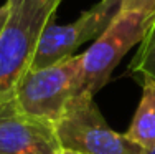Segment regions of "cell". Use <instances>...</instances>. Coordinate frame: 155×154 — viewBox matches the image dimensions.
<instances>
[{
	"instance_id": "obj_1",
	"label": "cell",
	"mask_w": 155,
	"mask_h": 154,
	"mask_svg": "<svg viewBox=\"0 0 155 154\" xmlns=\"http://www.w3.org/2000/svg\"><path fill=\"white\" fill-rule=\"evenodd\" d=\"M61 0H7L0 28V103L12 100L30 70L40 36L54 18Z\"/></svg>"
},
{
	"instance_id": "obj_2",
	"label": "cell",
	"mask_w": 155,
	"mask_h": 154,
	"mask_svg": "<svg viewBox=\"0 0 155 154\" xmlns=\"http://www.w3.org/2000/svg\"><path fill=\"white\" fill-rule=\"evenodd\" d=\"M83 53L54 65L28 70L20 80L13 100L25 115L56 124L71 101L83 91Z\"/></svg>"
},
{
	"instance_id": "obj_3",
	"label": "cell",
	"mask_w": 155,
	"mask_h": 154,
	"mask_svg": "<svg viewBox=\"0 0 155 154\" xmlns=\"http://www.w3.org/2000/svg\"><path fill=\"white\" fill-rule=\"evenodd\" d=\"M63 151L78 154H145L142 148L117 133L99 111L94 96L83 93L71 101L63 118L54 124Z\"/></svg>"
},
{
	"instance_id": "obj_4",
	"label": "cell",
	"mask_w": 155,
	"mask_h": 154,
	"mask_svg": "<svg viewBox=\"0 0 155 154\" xmlns=\"http://www.w3.org/2000/svg\"><path fill=\"white\" fill-rule=\"evenodd\" d=\"M155 15L140 12H120L110 25L83 53L84 85L83 93L94 94L106 86L112 71L130 48L140 45Z\"/></svg>"
},
{
	"instance_id": "obj_5",
	"label": "cell",
	"mask_w": 155,
	"mask_h": 154,
	"mask_svg": "<svg viewBox=\"0 0 155 154\" xmlns=\"http://www.w3.org/2000/svg\"><path fill=\"white\" fill-rule=\"evenodd\" d=\"M119 13V0H99L68 25H56L51 20L40 36L30 70L45 68L74 56L81 45L96 40Z\"/></svg>"
},
{
	"instance_id": "obj_6",
	"label": "cell",
	"mask_w": 155,
	"mask_h": 154,
	"mask_svg": "<svg viewBox=\"0 0 155 154\" xmlns=\"http://www.w3.org/2000/svg\"><path fill=\"white\" fill-rule=\"evenodd\" d=\"M54 124L25 115L15 100L0 103V154H61Z\"/></svg>"
},
{
	"instance_id": "obj_7",
	"label": "cell",
	"mask_w": 155,
	"mask_h": 154,
	"mask_svg": "<svg viewBox=\"0 0 155 154\" xmlns=\"http://www.w3.org/2000/svg\"><path fill=\"white\" fill-rule=\"evenodd\" d=\"M124 134L143 151H149L155 146V81H142V96L139 106L130 126Z\"/></svg>"
},
{
	"instance_id": "obj_8",
	"label": "cell",
	"mask_w": 155,
	"mask_h": 154,
	"mask_svg": "<svg viewBox=\"0 0 155 154\" xmlns=\"http://www.w3.org/2000/svg\"><path fill=\"white\" fill-rule=\"evenodd\" d=\"M129 71L142 81L143 80L155 81V22L140 42L132 58V63L129 65Z\"/></svg>"
},
{
	"instance_id": "obj_9",
	"label": "cell",
	"mask_w": 155,
	"mask_h": 154,
	"mask_svg": "<svg viewBox=\"0 0 155 154\" xmlns=\"http://www.w3.org/2000/svg\"><path fill=\"white\" fill-rule=\"evenodd\" d=\"M120 12H140L155 15V0H119Z\"/></svg>"
},
{
	"instance_id": "obj_10",
	"label": "cell",
	"mask_w": 155,
	"mask_h": 154,
	"mask_svg": "<svg viewBox=\"0 0 155 154\" xmlns=\"http://www.w3.org/2000/svg\"><path fill=\"white\" fill-rule=\"evenodd\" d=\"M5 17H7V3L0 7V28H2L3 22H5Z\"/></svg>"
},
{
	"instance_id": "obj_11",
	"label": "cell",
	"mask_w": 155,
	"mask_h": 154,
	"mask_svg": "<svg viewBox=\"0 0 155 154\" xmlns=\"http://www.w3.org/2000/svg\"><path fill=\"white\" fill-rule=\"evenodd\" d=\"M145 154H155V146L152 149H149V151H145Z\"/></svg>"
},
{
	"instance_id": "obj_12",
	"label": "cell",
	"mask_w": 155,
	"mask_h": 154,
	"mask_svg": "<svg viewBox=\"0 0 155 154\" xmlns=\"http://www.w3.org/2000/svg\"><path fill=\"white\" fill-rule=\"evenodd\" d=\"M61 154H78V152H73V151H61Z\"/></svg>"
}]
</instances>
